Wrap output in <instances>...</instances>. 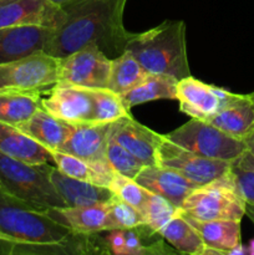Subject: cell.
Returning <instances> with one entry per match:
<instances>
[{
  "mask_svg": "<svg viewBox=\"0 0 254 255\" xmlns=\"http://www.w3.org/2000/svg\"><path fill=\"white\" fill-rule=\"evenodd\" d=\"M127 0H69L60 4L64 16L45 52L61 59L94 44L107 56L126 50L132 32L124 26Z\"/></svg>",
  "mask_w": 254,
  "mask_h": 255,
  "instance_id": "obj_1",
  "label": "cell"
},
{
  "mask_svg": "<svg viewBox=\"0 0 254 255\" xmlns=\"http://www.w3.org/2000/svg\"><path fill=\"white\" fill-rule=\"evenodd\" d=\"M183 20H166L162 24L128 37L126 50L148 74L169 75L177 80L191 76Z\"/></svg>",
  "mask_w": 254,
  "mask_h": 255,
  "instance_id": "obj_2",
  "label": "cell"
},
{
  "mask_svg": "<svg viewBox=\"0 0 254 255\" xmlns=\"http://www.w3.org/2000/svg\"><path fill=\"white\" fill-rule=\"evenodd\" d=\"M32 206L0 191V241L20 244L61 243L74 232Z\"/></svg>",
  "mask_w": 254,
  "mask_h": 255,
  "instance_id": "obj_3",
  "label": "cell"
},
{
  "mask_svg": "<svg viewBox=\"0 0 254 255\" xmlns=\"http://www.w3.org/2000/svg\"><path fill=\"white\" fill-rule=\"evenodd\" d=\"M45 164H32L0 153V191L40 208L66 207Z\"/></svg>",
  "mask_w": 254,
  "mask_h": 255,
  "instance_id": "obj_4",
  "label": "cell"
},
{
  "mask_svg": "<svg viewBox=\"0 0 254 255\" xmlns=\"http://www.w3.org/2000/svg\"><path fill=\"white\" fill-rule=\"evenodd\" d=\"M178 211L198 221H242L247 213V203L237 193L227 173L222 178L197 187Z\"/></svg>",
  "mask_w": 254,
  "mask_h": 255,
  "instance_id": "obj_5",
  "label": "cell"
},
{
  "mask_svg": "<svg viewBox=\"0 0 254 255\" xmlns=\"http://www.w3.org/2000/svg\"><path fill=\"white\" fill-rule=\"evenodd\" d=\"M164 136L173 143L208 158L233 161L247 151L246 141L224 133L203 120L191 119V121Z\"/></svg>",
  "mask_w": 254,
  "mask_h": 255,
  "instance_id": "obj_6",
  "label": "cell"
},
{
  "mask_svg": "<svg viewBox=\"0 0 254 255\" xmlns=\"http://www.w3.org/2000/svg\"><path fill=\"white\" fill-rule=\"evenodd\" d=\"M59 81V59L37 52L16 61L0 64V92H40Z\"/></svg>",
  "mask_w": 254,
  "mask_h": 255,
  "instance_id": "obj_7",
  "label": "cell"
},
{
  "mask_svg": "<svg viewBox=\"0 0 254 255\" xmlns=\"http://www.w3.org/2000/svg\"><path fill=\"white\" fill-rule=\"evenodd\" d=\"M232 161L208 158L193 153L162 136L157 149V164L174 169L198 186L213 182L226 176Z\"/></svg>",
  "mask_w": 254,
  "mask_h": 255,
  "instance_id": "obj_8",
  "label": "cell"
},
{
  "mask_svg": "<svg viewBox=\"0 0 254 255\" xmlns=\"http://www.w3.org/2000/svg\"><path fill=\"white\" fill-rule=\"evenodd\" d=\"M110 67L111 59L96 45L90 44L59 59V81L84 89H105Z\"/></svg>",
  "mask_w": 254,
  "mask_h": 255,
  "instance_id": "obj_9",
  "label": "cell"
},
{
  "mask_svg": "<svg viewBox=\"0 0 254 255\" xmlns=\"http://www.w3.org/2000/svg\"><path fill=\"white\" fill-rule=\"evenodd\" d=\"M231 95L232 92L228 90L206 84L192 75L178 80L177 84L179 110L191 119L208 121L219 111Z\"/></svg>",
  "mask_w": 254,
  "mask_h": 255,
  "instance_id": "obj_10",
  "label": "cell"
},
{
  "mask_svg": "<svg viewBox=\"0 0 254 255\" xmlns=\"http://www.w3.org/2000/svg\"><path fill=\"white\" fill-rule=\"evenodd\" d=\"M42 109L71 125L92 122V97L90 89L66 82H56L49 96L41 99Z\"/></svg>",
  "mask_w": 254,
  "mask_h": 255,
  "instance_id": "obj_11",
  "label": "cell"
},
{
  "mask_svg": "<svg viewBox=\"0 0 254 255\" xmlns=\"http://www.w3.org/2000/svg\"><path fill=\"white\" fill-rule=\"evenodd\" d=\"M112 125L95 122L74 125L70 136L57 151L72 154L97 166L111 168L107 162L106 151Z\"/></svg>",
  "mask_w": 254,
  "mask_h": 255,
  "instance_id": "obj_12",
  "label": "cell"
},
{
  "mask_svg": "<svg viewBox=\"0 0 254 255\" xmlns=\"http://www.w3.org/2000/svg\"><path fill=\"white\" fill-rule=\"evenodd\" d=\"M54 31V27L40 25L0 27V64L45 51Z\"/></svg>",
  "mask_w": 254,
  "mask_h": 255,
  "instance_id": "obj_13",
  "label": "cell"
},
{
  "mask_svg": "<svg viewBox=\"0 0 254 255\" xmlns=\"http://www.w3.org/2000/svg\"><path fill=\"white\" fill-rule=\"evenodd\" d=\"M62 16L61 6L51 0H0V27L40 25L56 29Z\"/></svg>",
  "mask_w": 254,
  "mask_h": 255,
  "instance_id": "obj_14",
  "label": "cell"
},
{
  "mask_svg": "<svg viewBox=\"0 0 254 255\" xmlns=\"http://www.w3.org/2000/svg\"><path fill=\"white\" fill-rule=\"evenodd\" d=\"M111 136L144 166L157 164V149L163 134L152 131L129 116L114 122Z\"/></svg>",
  "mask_w": 254,
  "mask_h": 255,
  "instance_id": "obj_15",
  "label": "cell"
},
{
  "mask_svg": "<svg viewBox=\"0 0 254 255\" xmlns=\"http://www.w3.org/2000/svg\"><path fill=\"white\" fill-rule=\"evenodd\" d=\"M134 181L151 193L158 194L166 198L178 209L181 208L184 199L197 187H199L198 184L186 178L174 169L158 166V164L144 166L137 174Z\"/></svg>",
  "mask_w": 254,
  "mask_h": 255,
  "instance_id": "obj_16",
  "label": "cell"
},
{
  "mask_svg": "<svg viewBox=\"0 0 254 255\" xmlns=\"http://www.w3.org/2000/svg\"><path fill=\"white\" fill-rule=\"evenodd\" d=\"M208 122L234 138L247 141L254 132V92L249 95L232 92Z\"/></svg>",
  "mask_w": 254,
  "mask_h": 255,
  "instance_id": "obj_17",
  "label": "cell"
},
{
  "mask_svg": "<svg viewBox=\"0 0 254 255\" xmlns=\"http://www.w3.org/2000/svg\"><path fill=\"white\" fill-rule=\"evenodd\" d=\"M46 214L74 233L99 234L111 229L110 201L84 207H54L46 208Z\"/></svg>",
  "mask_w": 254,
  "mask_h": 255,
  "instance_id": "obj_18",
  "label": "cell"
},
{
  "mask_svg": "<svg viewBox=\"0 0 254 255\" xmlns=\"http://www.w3.org/2000/svg\"><path fill=\"white\" fill-rule=\"evenodd\" d=\"M50 181L67 207H84L106 203L115 196L109 187L72 178L62 173L55 164H47Z\"/></svg>",
  "mask_w": 254,
  "mask_h": 255,
  "instance_id": "obj_19",
  "label": "cell"
},
{
  "mask_svg": "<svg viewBox=\"0 0 254 255\" xmlns=\"http://www.w3.org/2000/svg\"><path fill=\"white\" fill-rule=\"evenodd\" d=\"M0 153L32 164H55L50 149L45 148L16 126L0 121Z\"/></svg>",
  "mask_w": 254,
  "mask_h": 255,
  "instance_id": "obj_20",
  "label": "cell"
},
{
  "mask_svg": "<svg viewBox=\"0 0 254 255\" xmlns=\"http://www.w3.org/2000/svg\"><path fill=\"white\" fill-rule=\"evenodd\" d=\"M30 138L50 151H57L70 136L74 125L57 119L42 106L24 124L16 126Z\"/></svg>",
  "mask_w": 254,
  "mask_h": 255,
  "instance_id": "obj_21",
  "label": "cell"
},
{
  "mask_svg": "<svg viewBox=\"0 0 254 255\" xmlns=\"http://www.w3.org/2000/svg\"><path fill=\"white\" fill-rule=\"evenodd\" d=\"M94 234H74L61 243L20 244L0 241V255H77L101 252L91 239Z\"/></svg>",
  "mask_w": 254,
  "mask_h": 255,
  "instance_id": "obj_22",
  "label": "cell"
},
{
  "mask_svg": "<svg viewBox=\"0 0 254 255\" xmlns=\"http://www.w3.org/2000/svg\"><path fill=\"white\" fill-rule=\"evenodd\" d=\"M182 216L198 232L204 246L217 249L222 255H231L242 244L241 221H198L184 214Z\"/></svg>",
  "mask_w": 254,
  "mask_h": 255,
  "instance_id": "obj_23",
  "label": "cell"
},
{
  "mask_svg": "<svg viewBox=\"0 0 254 255\" xmlns=\"http://www.w3.org/2000/svg\"><path fill=\"white\" fill-rule=\"evenodd\" d=\"M178 80L169 75L147 74V76L133 89L121 96L128 110L137 105L156 100H177Z\"/></svg>",
  "mask_w": 254,
  "mask_h": 255,
  "instance_id": "obj_24",
  "label": "cell"
},
{
  "mask_svg": "<svg viewBox=\"0 0 254 255\" xmlns=\"http://www.w3.org/2000/svg\"><path fill=\"white\" fill-rule=\"evenodd\" d=\"M158 236L177 252L191 255H203L204 243L194 227L179 211L158 231Z\"/></svg>",
  "mask_w": 254,
  "mask_h": 255,
  "instance_id": "obj_25",
  "label": "cell"
},
{
  "mask_svg": "<svg viewBox=\"0 0 254 255\" xmlns=\"http://www.w3.org/2000/svg\"><path fill=\"white\" fill-rule=\"evenodd\" d=\"M52 156H54L55 166L62 173L72 177V178L91 182V183L99 184V186L109 187L115 174L112 168L90 163V162L84 161V159L72 156V154L65 153V152L52 151Z\"/></svg>",
  "mask_w": 254,
  "mask_h": 255,
  "instance_id": "obj_26",
  "label": "cell"
},
{
  "mask_svg": "<svg viewBox=\"0 0 254 255\" xmlns=\"http://www.w3.org/2000/svg\"><path fill=\"white\" fill-rule=\"evenodd\" d=\"M147 74L148 72L134 59L133 55L125 50L121 55L111 59L107 89L122 96L139 84Z\"/></svg>",
  "mask_w": 254,
  "mask_h": 255,
  "instance_id": "obj_27",
  "label": "cell"
},
{
  "mask_svg": "<svg viewBox=\"0 0 254 255\" xmlns=\"http://www.w3.org/2000/svg\"><path fill=\"white\" fill-rule=\"evenodd\" d=\"M40 92H0V121L19 126L41 107Z\"/></svg>",
  "mask_w": 254,
  "mask_h": 255,
  "instance_id": "obj_28",
  "label": "cell"
},
{
  "mask_svg": "<svg viewBox=\"0 0 254 255\" xmlns=\"http://www.w3.org/2000/svg\"><path fill=\"white\" fill-rule=\"evenodd\" d=\"M92 97V122L114 124L117 120L129 117V110L125 106L121 96L110 89H90Z\"/></svg>",
  "mask_w": 254,
  "mask_h": 255,
  "instance_id": "obj_29",
  "label": "cell"
},
{
  "mask_svg": "<svg viewBox=\"0 0 254 255\" xmlns=\"http://www.w3.org/2000/svg\"><path fill=\"white\" fill-rule=\"evenodd\" d=\"M237 193L254 208V156L247 149L231 162L228 172Z\"/></svg>",
  "mask_w": 254,
  "mask_h": 255,
  "instance_id": "obj_30",
  "label": "cell"
},
{
  "mask_svg": "<svg viewBox=\"0 0 254 255\" xmlns=\"http://www.w3.org/2000/svg\"><path fill=\"white\" fill-rule=\"evenodd\" d=\"M109 188L111 189L115 196L119 197L120 199H122L126 203H128L129 206L134 207L143 216L147 201H148L151 192L143 188L134 179L122 176V174L116 173V172H115L114 177H112V181L110 183Z\"/></svg>",
  "mask_w": 254,
  "mask_h": 255,
  "instance_id": "obj_31",
  "label": "cell"
},
{
  "mask_svg": "<svg viewBox=\"0 0 254 255\" xmlns=\"http://www.w3.org/2000/svg\"><path fill=\"white\" fill-rule=\"evenodd\" d=\"M106 157L114 172L132 179L136 178L137 174L144 167V164L138 158H136L125 147H122L111 134L107 142Z\"/></svg>",
  "mask_w": 254,
  "mask_h": 255,
  "instance_id": "obj_32",
  "label": "cell"
},
{
  "mask_svg": "<svg viewBox=\"0 0 254 255\" xmlns=\"http://www.w3.org/2000/svg\"><path fill=\"white\" fill-rule=\"evenodd\" d=\"M178 212V208L174 207L169 201L158 194L149 193L148 201H147L146 209H144V221L146 226L151 229L153 233H158L159 229Z\"/></svg>",
  "mask_w": 254,
  "mask_h": 255,
  "instance_id": "obj_33",
  "label": "cell"
},
{
  "mask_svg": "<svg viewBox=\"0 0 254 255\" xmlns=\"http://www.w3.org/2000/svg\"><path fill=\"white\" fill-rule=\"evenodd\" d=\"M110 221L111 229H131L146 226L141 212L116 196L110 201Z\"/></svg>",
  "mask_w": 254,
  "mask_h": 255,
  "instance_id": "obj_34",
  "label": "cell"
},
{
  "mask_svg": "<svg viewBox=\"0 0 254 255\" xmlns=\"http://www.w3.org/2000/svg\"><path fill=\"white\" fill-rule=\"evenodd\" d=\"M104 241L107 247V253L125 255V248H126L125 229H110V231H107Z\"/></svg>",
  "mask_w": 254,
  "mask_h": 255,
  "instance_id": "obj_35",
  "label": "cell"
},
{
  "mask_svg": "<svg viewBox=\"0 0 254 255\" xmlns=\"http://www.w3.org/2000/svg\"><path fill=\"white\" fill-rule=\"evenodd\" d=\"M246 144H247V149H248V151L254 156V132H253V134H252V136L247 139Z\"/></svg>",
  "mask_w": 254,
  "mask_h": 255,
  "instance_id": "obj_36",
  "label": "cell"
},
{
  "mask_svg": "<svg viewBox=\"0 0 254 255\" xmlns=\"http://www.w3.org/2000/svg\"><path fill=\"white\" fill-rule=\"evenodd\" d=\"M246 252H247V254L254 255V239H253V241L249 242L248 246L246 247Z\"/></svg>",
  "mask_w": 254,
  "mask_h": 255,
  "instance_id": "obj_37",
  "label": "cell"
},
{
  "mask_svg": "<svg viewBox=\"0 0 254 255\" xmlns=\"http://www.w3.org/2000/svg\"><path fill=\"white\" fill-rule=\"evenodd\" d=\"M52 2H55V4H64V2H66V1H69V0H51Z\"/></svg>",
  "mask_w": 254,
  "mask_h": 255,
  "instance_id": "obj_38",
  "label": "cell"
},
{
  "mask_svg": "<svg viewBox=\"0 0 254 255\" xmlns=\"http://www.w3.org/2000/svg\"><path fill=\"white\" fill-rule=\"evenodd\" d=\"M252 208H253V207H252ZM247 213H249V217H251L252 221L254 222V212H248V211H247Z\"/></svg>",
  "mask_w": 254,
  "mask_h": 255,
  "instance_id": "obj_39",
  "label": "cell"
}]
</instances>
